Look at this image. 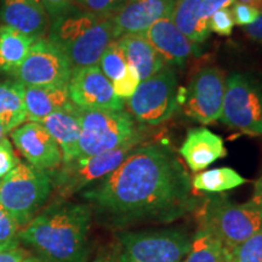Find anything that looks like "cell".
Returning a JSON list of instances; mask_svg holds the SVG:
<instances>
[{"mask_svg": "<svg viewBox=\"0 0 262 262\" xmlns=\"http://www.w3.org/2000/svg\"><path fill=\"white\" fill-rule=\"evenodd\" d=\"M26 86L16 80L0 83V124L10 134L27 120L25 102Z\"/></svg>", "mask_w": 262, "mask_h": 262, "instance_id": "obj_23", "label": "cell"}, {"mask_svg": "<svg viewBox=\"0 0 262 262\" xmlns=\"http://www.w3.org/2000/svg\"><path fill=\"white\" fill-rule=\"evenodd\" d=\"M38 261H39L38 258H35V257H33V256H29L25 262H38Z\"/></svg>", "mask_w": 262, "mask_h": 262, "instance_id": "obj_45", "label": "cell"}, {"mask_svg": "<svg viewBox=\"0 0 262 262\" xmlns=\"http://www.w3.org/2000/svg\"><path fill=\"white\" fill-rule=\"evenodd\" d=\"M117 40L126 63L135 68L141 81L156 75L164 67L163 58L143 34H126Z\"/></svg>", "mask_w": 262, "mask_h": 262, "instance_id": "obj_21", "label": "cell"}, {"mask_svg": "<svg viewBox=\"0 0 262 262\" xmlns=\"http://www.w3.org/2000/svg\"><path fill=\"white\" fill-rule=\"evenodd\" d=\"M147 40L164 62L170 67H182L191 56L196 54L195 44L188 40L173 25L171 16H166L156 21L143 33Z\"/></svg>", "mask_w": 262, "mask_h": 262, "instance_id": "obj_17", "label": "cell"}, {"mask_svg": "<svg viewBox=\"0 0 262 262\" xmlns=\"http://www.w3.org/2000/svg\"><path fill=\"white\" fill-rule=\"evenodd\" d=\"M5 139H6V133H5L4 127H3L2 124H0V143H2Z\"/></svg>", "mask_w": 262, "mask_h": 262, "instance_id": "obj_43", "label": "cell"}, {"mask_svg": "<svg viewBox=\"0 0 262 262\" xmlns=\"http://www.w3.org/2000/svg\"><path fill=\"white\" fill-rule=\"evenodd\" d=\"M247 179L232 168H217L198 172L193 176L192 187L205 193H222L244 185Z\"/></svg>", "mask_w": 262, "mask_h": 262, "instance_id": "obj_25", "label": "cell"}, {"mask_svg": "<svg viewBox=\"0 0 262 262\" xmlns=\"http://www.w3.org/2000/svg\"><path fill=\"white\" fill-rule=\"evenodd\" d=\"M235 2L251 6V8L256 9L260 14H262V0H235Z\"/></svg>", "mask_w": 262, "mask_h": 262, "instance_id": "obj_41", "label": "cell"}, {"mask_svg": "<svg viewBox=\"0 0 262 262\" xmlns=\"http://www.w3.org/2000/svg\"><path fill=\"white\" fill-rule=\"evenodd\" d=\"M52 189L48 172L19 162L0 180V204L11 214L19 227H25L41 210Z\"/></svg>", "mask_w": 262, "mask_h": 262, "instance_id": "obj_5", "label": "cell"}, {"mask_svg": "<svg viewBox=\"0 0 262 262\" xmlns=\"http://www.w3.org/2000/svg\"><path fill=\"white\" fill-rule=\"evenodd\" d=\"M17 244V241L15 242H11V243H6V244H0V251L5 250V249H8L10 247H14V245Z\"/></svg>", "mask_w": 262, "mask_h": 262, "instance_id": "obj_42", "label": "cell"}, {"mask_svg": "<svg viewBox=\"0 0 262 262\" xmlns=\"http://www.w3.org/2000/svg\"><path fill=\"white\" fill-rule=\"evenodd\" d=\"M226 249L210 232L199 227L192 238L191 249L182 262H222Z\"/></svg>", "mask_w": 262, "mask_h": 262, "instance_id": "obj_26", "label": "cell"}, {"mask_svg": "<svg viewBox=\"0 0 262 262\" xmlns=\"http://www.w3.org/2000/svg\"><path fill=\"white\" fill-rule=\"evenodd\" d=\"M98 63H100L101 71L112 83L123 77L127 63L118 40H113L108 45Z\"/></svg>", "mask_w": 262, "mask_h": 262, "instance_id": "obj_27", "label": "cell"}, {"mask_svg": "<svg viewBox=\"0 0 262 262\" xmlns=\"http://www.w3.org/2000/svg\"><path fill=\"white\" fill-rule=\"evenodd\" d=\"M81 196L101 224L119 229L172 222L198 205L187 170L165 143L136 147Z\"/></svg>", "mask_w": 262, "mask_h": 262, "instance_id": "obj_1", "label": "cell"}, {"mask_svg": "<svg viewBox=\"0 0 262 262\" xmlns=\"http://www.w3.org/2000/svg\"><path fill=\"white\" fill-rule=\"evenodd\" d=\"M25 102L27 108V120L32 123H40L52 113L70 110L75 106L71 101L68 86H27L25 89Z\"/></svg>", "mask_w": 262, "mask_h": 262, "instance_id": "obj_20", "label": "cell"}, {"mask_svg": "<svg viewBox=\"0 0 262 262\" xmlns=\"http://www.w3.org/2000/svg\"><path fill=\"white\" fill-rule=\"evenodd\" d=\"M123 0H74V4L102 18H112Z\"/></svg>", "mask_w": 262, "mask_h": 262, "instance_id": "obj_29", "label": "cell"}, {"mask_svg": "<svg viewBox=\"0 0 262 262\" xmlns=\"http://www.w3.org/2000/svg\"><path fill=\"white\" fill-rule=\"evenodd\" d=\"M176 0H123L113 15L114 39L143 34L158 19L171 16Z\"/></svg>", "mask_w": 262, "mask_h": 262, "instance_id": "obj_15", "label": "cell"}, {"mask_svg": "<svg viewBox=\"0 0 262 262\" xmlns=\"http://www.w3.org/2000/svg\"><path fill=\"white\" fill-rule=\"evenodd\" d=\"M225 91L224 72L217 67L203 68L193 77L186 94V116L202 124L220 119Z\"/></svg>", "mask_w": 262, "mask_h": 262, "instance_id": "obj_12", "label": "cell"}, {"mask_svg": "<svg viewBox=\"0 0 262 262\" xmlns=\"http://www.w3.org/2000/svg\"><path fill=\"white\" fill-rule=\"evenodd\" d=\"M72 67L67 57L48 38L34 41L14 80L35 88H63L70 83Z\"/></svg>", "mask_w": 262, "mask_h": 262, "instance_id": "obj_11", "label": "cell"}, {"mask_svg": "<svg viewBox=\"0 0 262 262\" xmlns=\"http://www.w3.org/2000/svg\"><path fill=\"white\" fill-rule=\"evenodd\" d=\"M202 0H176L171 19L176 28L193 44H202L210 35L208 22L198 17Z\"/></svg>", "mask_w": 262, "mask_h": 262, "instance_id": "obj_24", "label": "cell"}, {"mask_svg": "<svg viewBox=\"0 0 262 262\" xmlns=\"http://www.w3.org/2000/svg\"><path fill=\"white\" fill-rule=\"evenodd\" d=\"M34 41L14 28L0 26V74L14 77Z\"/></svg>", "mask_w": 262, "mask_h": 262, "instance_id": "obj_22", "label": "cell"}, {"mask_svg": "<svg viewBox=\"0 0 262 262\" xmlns=\"http://www.w3.org/2000/svg\"><path fill=\"white\" fill-rule=\"evenodd\" d=\"M199 227L232 253L262 228V209L253 202L237 204L226 196H209L198 208Z\"/></svg>", "mask_w": 262, "mask_h": 262, "instance_id": "obj_4", "label": "cell"}, {"mask_svg": "<svg viewBox=\"0 0 262 262\" xmlns=\"http://www.w3.org/2000/svg\"><path fill=\"white\" fill-rule=\"evenodd\" d=\"M231 11L233 15L234 24L241 26V27H247V26L254 24L260 16V12L256 9L238 2H234L231 5Z\"/></svg>", "mask_w": 262, "mask_h": 262, "instance_id": "obj_34", "label": "cell"}, {"mask_svg": "<svg viewBox=\"0 0 262 262\" xmlns=\"http://www.w3.org/2000/svg\"><path fill=\"white\" fill-rule=\"evenodd\" d=\"M180 102L179 84L173 67L164 66L158 73L141 81L127 98V110L141 125L156 126L169 120Z\"/></svg>", "mask_w": 262, "mask_h": 262, "instance_id": "obj_8", "label": "cell"}, {"mask_svg": "<svg viewBox=\"0 0 262 262\" xmlns=\"http://www.w3.org/2000/svg\"><path fill=\"white\" fill-rule=\"evenodd\" d=\"M48 39L70 62L72 70L98 64L114 39L112 18H102L73 4L51 19Z\"/></svg>", "mask_w": 262, "mask_h": 262, "instance_id": "obj_3", "label": "cell"}, {"mask_svg": "<svg viewBox=\"0 0 262 262\" xmlns=\"http://www.w3.org/2000/svg\"><path fill=\"white\" fill-rule=\"evenodd\" d=\"M0 21L38 40L50 27V18L41 0H0Z\"/></svg>", "mask_w": 262, "mask_h": 262, "instance_id": "obj_16", "label": "cell"}, {"mask_svg": "<svg viewBox=\"0 0 262 262\" xmlns=\"http://www.w3.org/2000/svg\"><path fill=\"white\" fill-rule=\"evenodd\" d=\"M18 227L19 226L11 214L0 204V244L17 241Z\"/></svg>", "mask_w": 262, "mask_h": 262, "instance_id": "obj_32", "label": "cell"}, {"mask_svg": "<svg viewBox=\"0 0 262 262\" xmlns=\"http://www.w3.org/2000/svg\"><path fill=\"white\" fill-rule=\"evenodd\" d=\"M244 33L248 35V38L251 39V40L262 44V14H260L258 18L254 22V24L244 27Z\"/></svg>", "mask_w": 262, "mask_h": 262, "instance_id": "obj_38", "label": "cell"}, {"mask_svg": "<svg viewBox=\"0 0 262 262\" xmlns=\"http://www.w3.org/2000/svg\"><path fill=\"white\" fill-rule=\"evenodd\" d=\"M231 254L233 262H262V228Z\"/></svg>", "mask_w": 262, "mask_h": 262, "instance_id": "obj_28", "label": "cell"}, {"mask_svg": "<svg viewBox=\"0 0 262 262\" xmlns=\"http://www.w3.org/2000/svg\"><path fill=\"white\" fill-rule=\"evenodd\" d=\"M93 262H123L119 249L117 250H107L101 253Z\"/></svg>", "mask_w": 262, "mask_h": 262, "instance_id": "obj_39", "label": "cell"}, {"mask_svg": "<svg viewBox=\"0 0 262 262\" xmlns=\"http://www.w3.org/2000/svg\"><path fill=\"white\" fill-rule=\"evenodd\" d=\"M28 257L24 250L17 248V244L0 251V262H25Z\"/></svg>", "mask_w": 262, "mask_h": 262, "instance_id": "obj_37", "label": "cell"}, {"mask_svg": "<svg viewBox=\"0 0 262 262\" xmlns=\"http://www.w3.org/2000/svg\"><path fill=\"white\" fill-rule=\"evenodd\" d=\"M123 262H182L192 237L178 228L122 232L118 234Z\"/></svg>", "mask_w": 262, "mask_h": 262, "instance_id": "obj_9", "label": "cell"}, {"mask_svg": "<svg viewBox=\"0 0 262 262\" xmlns=\"http://www.w3.org/2000/svg\"><path fill=\"white\" fill-rule=\"evenodd\" d=\"M81 133L78 158L102 155L125 145L127 141L145 135L146 129L123 111L80 110Z\"/></svg>", "mask_w": 262, "mask_h": 262, "instance_id": "obj_6", "label": "cell"}, {"mask_svg": "<svg viewBox=\"0 0 262 262\" xmlns=\"http://www.w3.org/2000/svg\"><path fill=\"white\" fill-rule=\"evenodd\" d=\"M10 136L18 152L35 169L49 173L63 162L57 142L40 123L29 122L10 133Z\"/></svg>", "mask_w": 262, "mask_h": 262, "instance_id": "obj_14", "label": "cell"}, {"mask_svg": "<svg viewBox=\"0 0 262 262\" xmlns=\"http://www.w3.org/2000/svg\"><path fill=\"white\" fill-rule=\"evenodd\" d=\"M145 135L127 141L125 145L102 153V155L77 158L62 163L55 171L49 172L52 187L58 199H68L77 193L84 192L95 183L106 178L122 164L136 147L142 145Z\"/></svg>", "mask_w": 262, "mask_h": 262, "instance_id": "obj_7", "label": "cell"}, {"mask_svg": "<svg viewBox=\"0 0 262 262\" xmlns=\"http://www.w3.org/2000/svg\"><path fill=\"white\" fill-rule=\"evenodd\" d=\"M19 163V159L15 155L14 147L8 137L0 143V180L5 178L8 173Z\"/></svg>", "mask_w": 262, "mask_h": 262, "instance_id": "obj_33", "label": "cell"}, {"mask_svg": "<svg viewBox=\"0 0 262 262\" xmlns=\"http://www.w3.org/2000/svg\"><path fill=\"white\" fill-rule=\"evenodd\" d=\"M141 83L140 75L133 66L127 64L126 71L122 78L112 83L113 90L119 98H129L135 93L137 86Z\"/></svg>", "mask_w": 262, "mask_h": 262, "instance_id": "obj_30", "label": "cell"}, {"mask_svg": "<svg viewBox=\"0 0 262 262\" xmlns=\"http://www.w3.org/2000/svg\"><path fill=\"white\" fill-rule=\"evenodd\" d=\"M93 214L88 203L56 199L26 225L17 238L44 262H86Z\"/></svg>", "mask_w": 262, "mask_h": 262, "instance_id": "obj_2", "label": "cell"}, {"mask_svg": "<svg viewBox=\"0 0 262 262\" xmlns=\"http://www.w3.org/2000/svg\"><path fill=\"white\" fill-rule=\"evenodd\" d=\"M220 119L232 129L262 136V81L250 73H233L226 80Z\"/></svg>", "mask_w": 262, "mask_h": 262, "instance_id": "obj_10", "label": "cell"}, {"mask_svg": "<svg viewBox=\"0 0 262 262\" xmlns=\"http://www.w3.org/2000/svg\"><path fill=\"white\" fill-rule=\"evenodd\" d=\"M234 2L235 0H202L198 8V17L209 24V19L216 11L229 8Z\"/></svg>", "mask_w": 262, "mask_h": 262, "instance_id": "obj_35", "label": "cell"}, {"mask_svg": "<svg viewBox=\"0 0 262 262\" xmlns=\"http://www.w3.org/2000/svg\"><path fill=\"white\" fill-rule=\"evenodd\" d=\"M42 126L54 137L62 152V163L78 158V146L81 133L79 108L58 111L40 122Z\"/></svg>", "mask_w": 262, "mask_h": 262, "instance_id": "obj_19", "label": "cell"}, {"mask_svg": "<svg viewBox=\"0 0 262 262\" xmlns=\"http://www.w3.org/2000/svg\"><path fill=\"white\" fill-rule=\"evenodd\" d=\"M254 204H256L258 208L262 209V176L257 179V181L254 185V194L251 201Z\"/></svg>", "mask_w": 262, "mask_h": 262, "instance_id": "obj_40", "label": "cell"}, {"mask_svg": "<svg viewBox=\"0 0 262 262\" xmlns=\"http://www.w3.org/2000/svg\"><path fill=\"white\" fill-rule=\"evenodd\" d=\"M222 262H233V261H232V254L229 253V251L226 250L224 260H222Z\"/></svg>", "mask_w": 262, "mask_h": 262, "instance_id": "obj_44", "label": "cell"}, {"mask_svg": "<svg viewBox=\"0 0 262 262\" xmlns=\"http://www.w3.org/2000/svg\"><path fill=\"white\" fill-rule=\"evenodd\" d=\"M68 93L72 102L80 110L123 111L125 107L114 93L112 81L98 66L72 71Z\"/></svg>", "mask_w": 262, "mask_h": 262, "instance_id": "obj_13", "label": "cell"}, {"mask_svg": "<svg viewBox=\"0 0 262 262\" xmlns=\"http://www.w3.org/2000/svg\"><path fill=\"white\" fill-rule=\"evenodd\" d=\"M180 153L189 169L196 172L206 169L216 160L225 158L227 149L225 148L222 137L206 127H194L188 130Z\"/></svg>", "mask_w": 262, "mask_h": 262, "instance_id": "obj_18", "label": "cell"}, {"mask_svg": "<svg viewBox=\"0 0 262 262\" xmlns=\"http://www.w3.org/2000/svg\"><path fill=\"white\" fill-rule=\"evenodd\" d=\"M234 26V18L229 8L219 10L209 19L210 32H215L216 34L222 35V37L231 35Z\"/></svg>", "mask_w": 262, "mask_h": 262, "instance_id": "obj_31", "label": "cell"}, {"mask_svg": "<svg viewBox=\"0 0 262 262\" xmlns=\"http://www.w3.org/2000/svg\"><path fill=\"white\" fill-rule=\"evenodd\" d=\"M41 3L51 21L70 9L74 4V0H41Z\"/></svg>", "mask_w": 262, "mask_h": 262, "instance_id": "obj_36", "label": "cell"}]
</instances>
